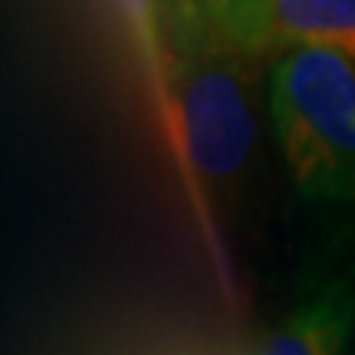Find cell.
Returning <instances> with one entry per match:
<instances>
[{
  "mask_svg": "<svg viewBox=\"0 0 355 355\" xmlns=\"http://www.w3.org/2000/svg\"><path fill=\"white\" fill-rule=\"evenodd\" d=\"M266 109L303 201L355 211V56L293 46L270 63Z\"/></svg>",
  "mask_w": 355,
  "mask_h": 355,
  "instance_id": "1",
  "label": "cell"
},
{
  "mask_svg": "<svg viewBox=\"0 0 355 355\" xmlns=\"http://www.w3.org/2000/svg\"><path fill=\"white\" fill-rule=\"evenodd\" d=\"M260 66L224 33L168 30L178 155L207 191L230 194L247 171L257 145Z\"/></svg>",
  "mask_w": 355,
  "mask_h": 355,
  "instance_id": "2",
  "label": "cell"
},
{
  "mask_svg": "<svg viewBox=\"0 0 355 355\" xmlns=\"http://www.w3.org/2000/svg\"><path fill=\"white\" fill-rule=\"evenodd\" d=\"M220 33L260 63L293 46H336L355 56V0H241Z\"/></svg>",
  "mask_w": 355,
  "mask_h": 355,
  "instance_id": "3",
  "label": "cell"
},
{
  "mask_svg": "<svg viewBox=\"0 0 355 355\" xmlns=\"http://www.w3.org/2000/svg\"><path fill=\"white\" fill-rule=\"evenodd\" d=\"M355 339V277L329 273L296 300L273 326L247 339L254 355H336Z\"/></svg>",
  "mask_w": 355,
  "mask_h": 355,
  "instance_id": "4",
  "label": "cell"
},
{
  "mask_svg": "<svg viewBox=\"0 0 355 355\" xmlns=\"http://www.w3.org/2000/svg\"><path fill=\"white\" fill-rule=\"evenodd\" d=\"M119 10L125 17V26L135 50L141 56V69L148 76L152 96L162 112V125L171 128V139L178 148L175 125V102H171V73H168V30H162V0H119Z\"/></svg>",
  "mask_w": 355,
  "mask_h": 355,
  "instance_id": "5",
  "label": "cell"
},
{
  "mask_svg": "<svg viewBox=\"0 0 355 355\" xmlns=\"http://www.w3.org/2000/svg\"><path fill=\"white\" fill-rule=\"evenodd\" d=\"M241 0H165L168 30L188 33H220L224 20Z\"/></svg>",
  "mask_w": 355,
  "mask_h": 355,
  "instance_id": "6",
  "label": "cell"
},
{
  "mask_svg": "<svg viewBox=\"0 0 355 355\" xmlns=\"http://www.w3.org/2000/svg\"><path fill=\"white\" fill-rule=\"evenodd\" d=\"M349 352H355V339H352V349H349Z\"/></svg>",
  "mask_w": 355,
  "mask_h": 355,
  "instance_id": "7",
  "label": "cell"
}]
</instances>
